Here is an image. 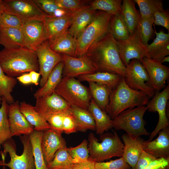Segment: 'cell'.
I'll return each mask as SVG.
<instances>
[{"label":"cell","mask_w":169,"mask_h":169,"mask_svg":"<svg viewBox=\"0 0 169 169\" xmlns=\"http://www.w3.org/2000/svg\"><path fill=\"white\" fill-rule=\"evenodd\" d=\"M85 55L93 62L97 72L125 76L126 67L120 58L116 41L110 33L94 44Z\"/></svg>","instance_id":"obj_1"},{"label":"cell","mask_w":169,"mask_h":169,"mask_svg":"<svg viewBox=\"0 0 169 169\" xmlns=\"http://www.w3.org/2000/svg\"><path fill=\"white\" fill-rule=\"evenodd\" d=\"M0 65L5 74L14 77L26 72L39 70L35 51L27 47L4 48L0 51Z\"/></svg>","instance_id":"obj_2"},{"label":"cell","mask_w":169,"mask_h":169,"mask_svg":"<svg viewBox=\"0 0 169 169\" xmlns=\"http://www.w3.org/2000/svg\"><path fill=\"white\" fill-rule=\"evenodd\" d=\"M150 98L144 92L129 87L122 77L118 85L111 92L106 112L113 120L126 110L145 105Z\"/></svg>","instance_id":"obj_3"},{"label":"cell","mask_w":169,"mask_h":169,"mask_svg":"<svg viewBox=\"0 0 169 169\" xmlns=\"http://www.w3.org/2000/svg\"><path fill=\"white\" fill-rule=\"evenodd\" d=\"M19 139L23 146L22 154L16 153L15 142L12 138L2 145L3 151H0L2 160L0 166H6L10 169H35L32 144L29 136L23 135Z\"/></svg>","instance_id":"obj_4"},{"label":"cell","mask_w":169,"mask_h":169,"mask_svg":"<svg viewBox=\"0 0 169 169\" xmlns=\"http://www.w3.org/2000/svg\"><path fill=\"white\" fill-rule=\"evenodd\" d=\"M98 140L93 133L88 136V147L90 159L101 162L114 157L122 156L124 144L116 131L101 135Z\"/></svg>","instance_id":"obj_5"},{"label":"cell","mask_w":169,"mask_h":169,"mask_svg":"<svg viewBox=\"0 0 169 169\" xmlns=\"http://www.w3.org/2000/svg\"><path fill=\"white\" fill-rule=\"evenodd\" d=\"M112 16L104 11H96L93 20L77 39L76 57L85 55L94 44L109 33Z\"/></svg>","instance_id":"obj_6"},{"label":"cell","mask_w":169,"mask_h":169,"mask_svg":"<svg viewBox=\"0 0 169 169\" xmlns=\"http://www.w3.org/2000/svg\"><path fill=\"white\" fill-rule=\"evenodd\" d=\"M147 110L146 106L136 107L126 110L112 120L113 127L116 130H122L129 136L137 138L150 135L145 128L143 119Z\"/></svg>","instance_id":"obj_7"},{"label":"cell","mask_w":169,"mask_h":169,"mask_svg":"<svg viewBox=\"0 0 169 169\" xmlns=\"http://www.w3.org/2000/svg\"><path fill=\"white\" fill-rule=\"evenodd\" d=\"M54 92L71 106L88 110L92 98L89 88L74 78H62Z\"/></svg>","instance_id":"obj_8"},{"label":"cell","mask_w":169,"mask_h":169,"mask_svg":"<svg viewBox=\"0 0 169 169\" xmlns=\"http://www.w3.org/2000/svg\"><path fill=\"white\" fill-rule=\"evenodd\" d=\"M5 11L13 14L23 24L33 21L44 22L48 16L43 12L34 0H3Z\"/></svg>","instance_id":"obj_9"},{"label":"cell","mask_w":169,"mask_h":169,"mask_svg":"<svg viewBox=\"0 0 169 169\" xmlns=\"http://www.w3.org/2000/svg\"><path fill=\"white\" fill-rule=\"evenodd\" d=\"M126 74L124 78L127 85L131 89L142 91L150 98L155 91L149 86L148 74L141 63L137 59H133L126 66Z\"/></svg>","instance_id":"obj_10"},{"label":"cell","mask_w":169,"mask_h":169,"mask_svg":"<svg viewBox=\"0 0 169 169\" xmlns=\"http://www.w3.org/2000/svg\"><path fill=\"white\" fill-rule=\"evenodd\" d=\"M116 41L120 58L125 67L133 59H138L141 62L144 58H148L146 48L140 37L138 26L128 38Z\"/></svg>","instance_id":"obj_11"},{"label":"cell","mask_w":169,"mask_h":169,"mask_svg":"<svg viewBox=\"0 0 169 169\" xmlns=\"http://www.w3.org/2000/svg\"><path fill=\"white\" fill-rule=\"evenodd\" d=\"M169 99V84L161 92H155L152 99L146 105L147 110L151 112H157L159 115L157 125L150 135L148 141H151L161 130L169 126V118L166 114V106Z\"/></svg>","instance_id":"obj_12"},{"label":"cell","mask_w":169,"mask_h":169,"mask_svg":"<svg viewBox=\"0 0 169 169\" xmlns=\"http://www.w3.org/2000/svg\"><path fill=\"white\" fill-rule=\"evenodd\" d=\"M35 51L38 58L39 73L42 77L40 81V85L42 87L46 82L53 69L62 61V59L60 54L51 49L48 40L38 46Z\"/></svg>","instance_id":"obj_13"},{"label":"cell","mask_w":169,"mask_h":169,"mask_svg":"<svg viewBox=\"0 0 169 169\" xmlns=\"http://www.w3.org/2000/svg\"><path fill=\"white\" fill-rule=\"evenodd\" d=\"M36 99L35 109L45 120L52 115L70 112L71 106L55 92Z\"/></svg>","instance_id":"obj_14"},{"label":"cell","mask_w":169,"mask_h":169,"mask_svg":"<svg viewBox=\"0 0 169 169\" xmlns=\"http://www.w3.org/2000/svg\"><path fill=\"white\" fill-rule=\"evenodd\" d=\"M60 54L64 64L63 77L75 78L97 72L93 63L86 55L77 57Z\"/></svg>","instance_id":"obj_15"},{"label":"cell","mask_w":169,"mask_h":169,"mask_svg":"<svg viewBox=\"0 0 169 169\" xmlns=\"http://www.w3.org/2000/svg\"><path fill=\"white\" fill-rule=\"evenodd\" d=\"M149 77V85L156 91L166 87V81L169 76V67L157 61L147 57L141 62Z\"/></svg>","instance_id":"obj_16"},{"label":"cell","mask_w":169,"mask_h":169,"mask_svg":"<svg viewBox=\"0 0 169 169\" xmlns=\"http://www.w3.org/2000/svg\"><path fill=\"white\" fill-rule=\"evenodd\" d=\"M24 44L26 47L35 50L48 37L44 22L33 21L23 24L21 28Z\"/></svg>","instance_id":"obj_17"},{"label":"cell","mask_w":169,"mask_h":169,"mask_svg":"<svg viewBox=\"0 0 169 169\" xmlns=\"http://www.w3.org/2000/svg\"><path fill=\"white\" fill-rule=\"evenodd\" d=\"M8 120L12 137L22 135L29 136L34 130L33 126L20 111L18 100L9 104Z\"/></svg>","instance_id":"obj_18"},{"label":"cell","mask_w":169,"mask_h":169,"mask_svg":"<svg viewBox=\"0 0 169 169\" xmlns=\"http://www.w3.org/2000/svg\"><path fill=\"white\" fill-rule=\"evenodd\" d=\"M61 134L51 128L44 131L41 148L47 165L52 161L58 149L66 147V141Z\"/></svg>","instance_id":"obj_19"},{"label":"cell","mask_w":169,"mask_h":169,"mask_svg":"<svg viewBox=\"0 0 169 169\" xmlns=\"http://www.w3.org/2000/svg\"><path fill=\"white\" fill-rule=\"evenodd\" d=\"M154 140L144 141L143 150L156 158H169V127L160 130Z\"/></svg>","instance_id":"obj_20"},{"label":"cell","mask_w":169,"mask_h":169,"mask_svg":"<svg viewBox=\"0 0 169 169\" xmlns=\"http://www.w3.org/2000/svg\"><path fill=\"white\" fill-rule=\"evenodd\" d=\"M124 149L122 156L125 162L132 169H134L140 154L143 150L145 140L140 136L131 137L124 134L121 136Z\"/></svg>","instance_id":"obj_21"},{"label":"cell","mask_w":169,"mask_h":169,"mask_svg":"<svg viewBox=\"0 0 169 169\" xmlns=\"http://www.w3.org/2000/svg\"><path fill=\"white\" fill-rule=\"evenodd\" d=\"M96 11L91 9L89 6H85L73 12L72 23L68 30L69 34L77 39L93 20Z\"/></svg>","instance_id":"obj_22"},{"label":"cell","mask_w":169,"mask_h":169,"mask_svg":"<svg viewBox=\"0 0 169 169\" xmlns=\"http://www.w3.org/2000/svg\"><path fill=\"white\" fill-rule=\"evenodd\" d=\"M156 38L146 47L148 58L160 61L163 58L169 55V33L163 30L159 32L154 30Z\"/></svg>","instance_id":"obj_23"},{"label":"cell","mask_w":169,"mask_h":169,"mask_svg":"<svg viewBox=\"0 0 169 169\" xmlns=\"http://www.w3.org/2000/svg\"><path fill=\"white\" fill-rule=\"evenodd\" d=\"M72 14L60 17L45 18L44 23L49 43L68 31L72 23Z\"/></svg>","instance_id":"obj_24"},{"label":"cell","mask_w":169,"mask_h":169,"mask_svg":"<svg viewBox=\"0 0 169 169\" xmlns=\"http://www.w3.org/2000/svg\"><path fill=\"white\" fill-rule=\"evenodd\" d=\"M49 43L50 48L54 52L76 57L77 39L68 31Z\"/></svg>","instance_id":"obj_25"},{"label":"cell","mask_w":169,"mask_h":169,"mask_svg":"<svg viewBox=\"0 0 169 169\" xmlns=\"http://www.w3.org/2000/svg\"><path fill=\"white\" fill-rule=\"evenodd\" d=\"M0 44L4 48L26 47L20 28L0 27Z\"/></svg>","instance_id":"obj_26"},{"label":"cell","mask_w":169,"mask_h":169,"mask_svg":"<svg viewBox=\"0 0 169 169\" xmlns=\"http://www.w3.org/2000/svg\"><path fill=\"white\" fill-rule=\"evenodd\" d=\"M88 110L92 115L96 127V133L101 135L113 128L112 120L105 111L102 110L91 98Z\"/></svg>","instance_id":"obj_27"},{"label":"cell","mask_w":169,"mask_h":169,"mask_svg":"<svg viewBox=\"0 0 169 169\" xmlns=\"http://www.w3.org/2000/svg\"><path fill=\"white\" fill-rule=\"evenodd\" d=\"M133 0H122L121 14L128 28L130 34L137 29L141 19L139 11L135 6Z\"/></svg>","instance_id":"obj_28"},{"label":"cell","mask_w":169,"mask_h":169,"mask_svg":"<svg viewBox=\"0 0 169 169\" xmlns=\"http://www.w3.org/2000/svg\"><path fill=\"white\" fill-rule=\"evenodd\" d=\"M64 64L62 61L58 64L50 73L44 85L39 88L34 94L36 99L50 95L54 92L62 77Z\"/></svg>","instance_id":"obj_29"},{"label":"cell","mask_w":169,"mask_h":169,"mask_svg":"<svg viewBox=\"0 0 169 169\" xmlns=\"http://www.w3.org/2000/svg\"><path fill=\"white\" fill-rule=\"evenodd\" d=\"M20 110L27 120L37 131L51 128L47 121L36 111L34 106L23 101L20 103Z\"/></svg>","instance_id":"obj_30"},{"label":"cell","mask_w":169,"mask_h":169,"mask_svg":"<svg viewBox=\"0 0 169 169\" xmlns=\"http://www.w3.org/2000/svg\"><path fill=\"white\" fill-rule=\"evenodd\" d=\"M123 77L112 73L96 72L95 73L80 75L78 77L80 81L93 82L106 85L112 90L118 85Z\"/></svg>","instance_id":"obj_31"},{"label":"cell","mask_w":169,"mask_h":169,"mask_svg":"<svg viewBox=\"0 0 169 169\" xmlns=\"http://www.w3.org/2000/svg\"><path fill=\"white\" fill-rule=\"evenodd\" d=\"M70 111L75 121L77 131L85 132L88 130H96L94 119L88 110L71 106Z\"/></svg>","instance_id":"obj_32"},{"label":"cell","mask_w":169,"mask_h":169,"mask_svg":"<svg viewBox=\"0 0 169 169\" xmlns=\"http://www.w3.org/2000/svg\"><path fill=\"white\" fill-rule=\"evenodd\" d=\"M88 83L89 89L92 99L102 110L106 112L112 89L106 85L94 82H89Z\"/></svg>","instance_id":"obj_33"},{"label":"cell","mask_w":169,"mask_h":169,"mask_svg":"<svg viewBox=\"0 0 169 169\" xmlns=\"http://www.w3.org/2000/svg\"><path fill=\"white\" fill-rule=\"evenodd\" d=\"M43 132L44 131H37L34 130L29 136L32 147L35 169H49L41 148Z\"/></svg>","instance_id":"obj_34"},{"label":"cell","mask_w":169,"mask_h":169,"mask_svg":"<svg viewBox=\"0 0 169 169\" xmlns=\"http://www.w3.org/2000/svg\"><path fill=\"white\" fill-rule=\"evenodd\" d=\"M109 33L117 41L124 40L129 37L130 34L121 13L112 16L110 23Z\"/></svg>","instance_id":"obj_35"},{"label":"cell","mask_w":169,"mask_h":169,"mask_svg":"<svg viewBox=\"0 0 169 169\" xmlns=\"http://www.w3.org/2000/svg\"><path fill=\"white\" fill-rule=\"evenodd\" d=\"M5 74L0 65V96L10 104L15 101L11 93L17 83V79Z\"/></svg>","instance_id":"obj_36"},{"label":"cell","mask_w":169,"mask_h":169,"mask_svg":"<svg viewBox=\"0 0 169 169\" xmlns=\"http://www.w3.org/2000/svg\"><path fill=\"white\" fill-rule=\"evenodd\" d=\"M2 98L0 108V149L3 144L12 137L8 120L9 104L4 97Z\"/></svg>","instance_id":"obj_37"},{"label":"cell","mask_w":169,"mask_h":169,"mask_svg":"<svg viewBox=\"0 0 169 169\" xmlns=\"http://www.w3.org/2000/svg\"><path fill=\"white\" fill-rule=\"evenodd\" d=\"M122 0H95L89 6L92 10L105 12L112 15L121 13Z\"/></svg>","instance_id":"obj_38"},{"label":"cell","mask_w":169,"mask_h":169,"mask_svg":"<svg viewBox=\"0 0 169 169\" xmlns=\"http://www.w3.org/2000/svg\"><path fill=\"white\" fill-rule=\"evenodd\" d=\"M139 8L141 18L151 17L157 12L164 9L161 0H134Z\"/></svg>","instance_id":"obj_39"},{"label":"cell","mask_w":169,"mask_h":169,"mask_svg":"<svg viewBox=\"0 0 169 169\" xmlns=\"http://www.w3.org/2000/svg\"><path fill=\"white\" fill-rule=\"evenodd\" d=\"M73 164L66 147L56 151L53 160L47 166L49 169H69Z\"/></svg>","instance_id":"obj_40"},{"label":"cell","mask_w":169,"mask_h":169,"mask_svg":"<svg viewBox=\"0 0 169 169\" xmlns=\"http://www.w3.org/2000/svg\"><path fill=\"white\" fill-rule=\"evenodd\" d=\"M88 141L84 139L78 146L67 147V150L74 164L87 161L89 157Z\"/></svg>","instance_id":"obj_41"},{"label":"cell","mask_w":169,"mask_h":169,"mask_svg":"<svg viewBox=\"0 0 169 169\" xmlns=\"http://www.w3.org/2000/svg\"><path fill=\"white\" fill-rule=\"evenodd\" d=\"M153 16L141 18L138 25L139 34L143 45L146 48L149 41L154 33L152 26L154 24Z\"/></svg>","instance_id":"obj_42"},{"label":"cell","mask_w":169,"mask_h":169,"mask_svg":"<svg viewBox=\"0 0 169 169\" xmlns=\"http://www.w3.org/2000/svg\"><path fill=\"white\" fill-rule=\"evenodd\" d=\"M23 24L17 16L5 11L0 16V27L21 29Z\"/></svg>","instance_id":"obj_43"},{"label":"cell","mask_w":169,"mask_h":169,"mask_svg":"<svg viewBox=\"0 0 169 169\" xmlns=\"http://www.w3.org/2000/svg\"><path fill=\"white\" fill-rule=\"evenodd\" d=\"M95 165L96 169H125L131 167L122 156L108 161L95 162Z\"/></svg>","instance_id":"obj_44"},{"label":"cell","mask_w":169,"mask_h":169,"mask_svg":"<svg viewBox=\"0 0 169 169\" xmlns=\"http://www.w3.org/2000/svg\"><path fill=\"white\" fill-rule=\"evenodd\" d=\"M43 12L48 17H54L59 9L55 0H34Z\"/></svg>","instance_id":"obj_45"},{"label":"cell","mask_w":169,"mask_h":169,"mask_svg":"<svg viewBox=\"0 0 169 169\" xmlns=\"http://www.w3.org/2000/svg\"><path fill=\"white\" fill-rule=\"evenodd\" d=\"M60 8L74 12L85 6L83 2L78 0H55Z\"/></svg>","instance_id":"obj_46"},{"label":"cell","mask_w":169,"mask_h":169,"mask_svg":"<svg viewBox=\"0 0 169 169\" xmlns=\"http://www.w3.org/2000/svg\"><path fill=\"white\" fill-rule=\"evenodd\" d=\"M66 113H67L52 115L48 117L45 120L49 124L51 129L62 134L63 132L64 117Z\"/></svg>","instance_id":"obj_47"},{"label":"cell","mask_w":169,"mask_h":169,"mask_svg":"<svg viewBox=\"0 0 169 169\" xmlns=\"http://www.w3.org/2000/svg\"><path fill=\"white\" fill-rule=\"evenodd\" d=\"M154 23L155 25L162 26L169 31V12L168 9L157 12L153 15Z\"/></svg>","instance_id":"obj_48"},{"label":"cell","mask_w":169,"mask_h":169,"mask_svg":"<svg viewBox=\"0 0 169 169\" xmlns=\"http://www.w3.org/2000/svg\"><path fill=\"white\" fill-rule=\"evenodd\" d=\"M63 132L69 134L77 131L75 121L70 112L65 114L63 121Z\"/></svg>","instance_id":"obj_49"},{"label":"cell","mask_w":169,"mask_h":169,"mask_svg":"<svg viewBox=\"0 0 169 169\" xmlns=\"http://www.w3.org/2000/svg\"><path fill=\"white\" fill-rule=\"evenodd\" d=\"M156 158L143 150L139 157L134 169H145L151 161Z\"/></svg>","instance_id":"obj_50"},{"label":"cell","mask_w":169,"mask_h":169,"mask_svg":"<svg viewBox=\"0 0 169 169\" xmlns=\"http://www.w3.org/2000/svg\"><path fill=\"white\" fill-rule=\"evenodd\" d=\"M145 169H169V158H157Z\"/></svg>","instance_id":"obj_51"},{"label":"cell","mask_w":169,"mask_h":169,"mask_svg":"<svg viewBox=\"0 0 169 169\" xmlns=\"http://www.w3.org/2000/svg\"><path fill=\"white\" fill-rule=\"evenodd\" d=\"M95 163V162L89 158L86 161L74 164L69 169H96Z\"/></svg>","instance_id":"obj_52"},{"label":"cell","mask_w":169,"mask_h":169,"mask_svg":"<svg viewBox=\"0 0 169 169\" xmlns=\"http://www.w3.org/2000/svg\"><path fill=\"white\" fill-rule=\"evenodd\" d=\"M16 79L24 84H28L32 83L29 73L23 74L17 77Z\"/></svg>","instance_id":"obj_53"},{"label":"cell","mask_w":169,"mask_h":169,"mask_svg":"<svg viewBox=\"0 0 169 169\" xmlns=\"http://www.w3.org/2000/svg\"><path fill=\"white\" fill-rule=\"evenodd\" d=\"M31 78L32 83L36 85L38 84V80L40 75L39 73L36 71H32L29 72Z\"/></svg>","instance_id":"obj_54"},{"label":"cell","mask_w":169,"mask_h":169,"mask_svg":"<svg viewBox=\"0 0 169 169\" xmlns=\"http://www.w3.org/2000/svg\"><path fill=\"white\" fill-rule=\"evenodd\" d=\"M5 10V6L3 0H0V16Z\"/></svg>","instance_id":"obj_55"},{"label":"cell","mask_w":169,"mask_h":169,"mask_svg":"<svg viewBox=\"0 0 169 169\" xmlns=\"http://www.w3.org/2000/svg\"><path fill=\"white\" fill-rule=\"evenodd\" d=\"M169 56H167L163 58L160 62L162 64L165 62H169Z\"/></svg>","instance_id":"obj_56"},{"label":"cell","mask_w":169,"mask_h":169,"mask_svg":"<svg viewBox=\"0 0 169 169\" xmlns=\"http://www.w3.org/2000/svg\"><path fill=\"white\" fill-rule=\"evenodd\" d=\"M2 100V98L0 96V103L1 104Z\"/></svg>","instance_id":"obj_57"},{"label":"cell","mask_w":169,"mask_h":169,"mask_svg":"<svg viewBox=\"0 0 169 169\" xmlns=\"http://www.w3.org/2000/svg\"><path fill=\"white\" fill-rule=\"evenodd\" d=\"M3 166V169H6V168H5V166Z\"/></svg>","instance_id":"obj_58"},{"label":"cell","mask_w":169,"mask_h":169,"mask_svg":"<svg viewBox=\"0 0 169 169\" xmlns=\"http://www.w3.org/2000/svg\"><path fill=\"white\" fill-rule=\"evenodd\" d=\"M125 169H132L130 167L128 168Z\"/></svg>","instance_id":"obj_59"}]
</instances>
